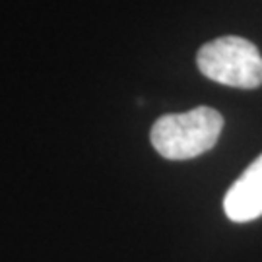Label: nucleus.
<instances>
[{"label": "nucleus", "mask_w": 262, "mask_h": 262, "mask_svg": "<svg viewBox=\"0 0 262 262\" xmlns=\"http://www.w3.org/2000/svg\"><path fill=\"white\" fill-rule=\"evenodd\" d=\"M198 70L217 84L256 90L262 85V56L249 39L225 35L214 39L196 55Z\"/></svg>", "instance_id": "2"}, {"label": "nucleus", "mask_w": 262, "mask_h": 262, "mask_svg": "<svg viewBox=\"0 0 262 262\" xmlns=\"http://www.w3.org/2000/svg\"><path fill=\"white\" fill-rule=\"evenodd\" d=\"M224 128V117L212 107L169 113L151 126V146L165 159H192L212 150Z\"/></svg>", "instance_id": "1"}, {"label": "nucleus", "mask_w": 262, "mask_h": 262, "mask_svg": "<svg viewBox=\"0 0 262 262\" xmlns=\"http://www.w3.org/2000/svg\"><path fill=\"white\" fill-rule=\"evenodd\" d=\"M224 212L235 224H247L262 215V156L254 159L227 190Z\"/></svg>", "instance_id": "3"}]
</instances>
